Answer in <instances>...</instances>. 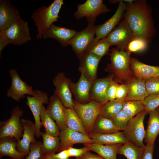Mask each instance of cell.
I'll return each mask as SVG.
<instances>
[{
    "instance_id": "obj_9",
    "label": "cell",
    "mask_w": 159,
    "mask_h": 159,
    "mask_svg": "<svg viewBox=\"0 0 159 159\" xmlns=\"http://www.w3.org/2000/svg\"><path fill=\"white\" fill-rule=\"evenodd\" d=\"M134 38L133 32L123 20L105 38L111 46L115 45L120 50L126 51L128 44Z\"/></svg>"
},
{
    "instance_id": "obj_40",
    "label": "cell",
    "mask_w": 159,
    "mask_h": 159,
    "mask_svg": "<svg viewBox=\"0 0 159 159\" xmlns=\"http://www.w3.org/2000/svg\"><path fill=\"white\" fill-rule=\"evenodd\" d=\"M145 84L148 95L159 93V76L145 80Z\"/></svg>"
},
{
    "instance_id": "obj_49",
    "label": "cell",
    "mask_w": 159,
    "mask_h": 159,
    "mask_svg": "<svg viewBox=\"0 0 159 159\" xmlns=\"http://www.w3.org/2000/svg\"></svg>"
},
{
    "instance_id": "obj_8",
    "label": "cell",
    "mask_w": 159,
    "mask_h": 159,
    "mask_svg": "<svg viewBox=\"0 0 159 159\" xmlns=\"http://www.w3.org/2000/svg\"><path fill=\"white\" fill-rule=\"evenodd\" d=\"M110 11L102 0H87L84 3L78 5L74 16L77 19L85 17L89 23L95 22L98 15Z\"/></svg>"
},
{
    "instance_id": "obj_46",
    "label": "cell",
    "mask_w": 159,
    "mask_h": 159,
    "mask_svg": "<svg viewBox=\"0 0 159 159\" xmlns=\"http://www.w3.org/2000/svg\"><path fill=\"white\" fill-rule=\"evenodd\" d=\"M49 155L53 159H68L69 157L67 150H63L57 154L53 153Z\"/></svg>"
},
{
    "instance_id": "obj_18",
    "label": "cell",
    "mask_w": 159,
    "mask_h": 159,
    "mask_svg": "<svg viewBox=\"0 0 159 159\" xmlns=\"http://www.w3.org/2000/svg\"><path fill=\"white\" fill-rule=\"evenodd\" d=\"M21 121L24 131L22 139L17 141L16 149L19 152L28 155L31 144L37 141L35 138L36 125L35 122L28 119H21Z\"/></svg>"
},
{
    "instance_id": "obj_3",
    "label": "cell",
    "mask_w": 159,
    "mask_h": 159,
    "mask_svg": "<svg viewBox=\"0 0 159 159\" xmlns=\"http://www.w3.org/2000/svg\"><path fill=\"white\" fill-rule=\"evenodd\" d=\"M63 4V0H54L49 6H41L32 14V18L37 27V39L42 38L43 34L53 23L58 21L57 19L60 18L58 14Z\"/></svg>"
},
{
    "instance_id": "obj_20",
    "label": "cell",
    "mask_w": 159,
    "mask_h": 159,
    "mask_svg": "<svg viewBox=\"0 0 159 159\" xmlns=\"http://www.w3.org/2000/svg\"><path fill=\"white\" fill-rule=\"evenodd\" d=\"M77 32L75 30L52 24L43 34L42 38L44 39L53 38L58 41L62 46L65 47L70 45Z\"/></svg>"
},
{
    "instance_id": "obj_25",
    "label": "cell",
    "mask_w": 159,
    "mask_h": 159,
    "mask_svg": "<svg viewBox=\"0 0 159 159\" xmlns=\"http://www.w3.org/2000/svg\"><path fill=\"white\" fill-rule=\"evenodd\" d=\"M17 142L15 138L12 137L0 138V158L6 156L12 159H24L25 157L28 155L18 151Z\"/></svg>"
},
{
    "instance_id": "obj_28",
    "label": "cell",
    "mask_w": 159,
    "mask_h": 159,
    "mask_svg": "<svg viewBox=\"0 0 159 159\" xmlns=\"http://www.w3.org/2000/svg\"><path fill=\"white\" fill-rule=\"evenodd\" d=\"M83 144L90 151L95 152L104 159H117L118 150L122 145L121 144L104 145L94 143Z\"/></svg>"
},
{
    "instance_id": "obj_29",
    "label": "cell",
    "mask_w": 159,
    "mask_h": 159,
    "mask_svg": "<svg viewBox=\"0 0 159 159\" xmlns=\"http://www.w3.org/2000/svg\"><path fill=\"white\" fill-rule=\"evenodd\" d=\"M43 141L40 147L41 156L50 155L59 151L60 139L59 137L52 136L41 132Z\"/></svg>"
},
{
    "instance_id": "obj_39",
    "label": "cell",
    "mask_w": 159,
    "mask_h": 159,
    "mask_svg": "<svg viewBox=\"0 0 159 159\" xmlns=\"http://www.w3.org/2000/svg\"><path fill=\"white\" fill-rule=\"evenodd\" d=\"M147 113L159 107V93L149 95L143 101Z\"/></svg>"
},
{
    "instance_id": "obj_24",
    "label": "cell",
    "mask_w": 159,
    "mask_h": 159,
    "mask_svg": "<svg viewBox=\"0 0 159 159\" xmlns=\"http://www.w3.org/2000/svg\"><path fill=\"white\" fill-rule=\"evenodd\" d=\"M145 81L134 77L127 83L128 84L129 89L124 102L130 100L144 101L148 96L146 89Z\"/></svg>"
},
{
    "instance_id": "obj_13",
    "label": "cell",
    "mask_w": 159,
    "mask_h": 159,
    "mask_svg": "<svg viewBox=\"0 0 159 159\" xmlns=\"http://www.w3.org/2000/svg\"><path fill=\"white\" fill-rule=\"evenodd\" d=\"M55 87L54 94L60 99L64 106L74 109L73 100L72 98L70 84L71 80L66 76L63 72H59L53 79Z\"/></svg>"
},
{
    "instance_id": "obj_33",
    "label": "cell",
    "mask_w": 159,
    "mask_h": 159,
    "mask_svg": "<svg viewBox=\"0 0 159 159\" xmlns=\"http://www.w3.org/2000/svg\"><path fill=\"white\" fill-rule=\"evenodd\" d=\"M40 116L41 124L44 127L45 132L52 136L59 137L60 132L59 129L48 113L43 105L42 107Z\"/></svg>"
},
{
    "instance_id": "obj_11",
    "label": "cell",
    "mask_w": 159,
    "mask_h": 159,
    "mask_svg": "<svg viewBox=\"0 0 159 159\" xmlns=\"http://www.w3.org/2000/svg\"><path fill=\"white\" fill-rule=\"evenodd\" d=\"M94 22L89 23L87 26L82 31L77 32L72 40L70 45L77 56L79 57L86 50L95 38L96 26Z\"/></svg>"
},
{
    "instance_id": "obj_15",
    "label": "cell",
    "mask_w": 159,
    "mask_h": 159,
    "mask_svg": "<svg viewBox=\"0 0 159 159\" xmlns=\"http://www.w3.org/2000/svg\"><path fill=\"white\" fill-rule=\"evenodd\" d=\"M79 58V70L81 74L90 81L96 79L97 69L101 58L86 51Z\"/></svg>"
},
{
    "instance_id": "obj_1",
    "label": "cell",
    "mask_w": 159,
    "mask_h": 159,
    "mask_svg": "<svg viewBox=\"0 0 159 159\" xmlns=\"http://www.w3.org/2000/svg\"><path fill=\"white\" fill-rule=\"evenodd\" d=\"M127 7L124 20L132 30L135 37L143 39L148 42L155 34L150 9L145 1L134 0L125 3Z\"/></svg>"
},
{
    "instance_id": "obj_5",
    "label": "cell",
    "mask_w": 159,
    "mask_h": 159,
    "mask_svg": "<svg viewBox=\"0 0 159 159\" xmlns=\"http://www.w3.org/2000/svg\"><path fill=\"white\" fill-rule=\"evenodd\" d=\"M74 109L81 119L88 134L92 133L94 122L100 115L102 105L104 104L90 100L83 104L73 100Z\"/></svg>"
},
{
    "instance_id": "obj_42",
    "label": "cell",
    "mask_w": 159,
    "mask_h": 159,
    "mask_svg": "<svg viewBox=\"0 0 159 159\" xmlns=\"http://www.w3.org/2000/svg\"><path fill=\"white\" fill-rule=\"evenodd\" d=\"M119 83L113 79L110 81L108 86L107 97L108 101L116 99V94Z\"/></svg>"
},
{
    "instance_id": "obj_44",
    "label": "cell",
    "mask_w": 159,
    "mask_h": 159,
    "mask_svg": "<svg viewBox=\"0 0 159 159\" xmlns=\"http://www.w3.org/2000/svg\"><path fill=\"white\" fill-rule=\"evenodd\" d=\"M67 150L69 157H80L88 151H90L88 148L85 146L80 148H76L72 147L69 148Z\"/></svg>"
},
{
    "instance_id": "obj_6",
    "label": "cell",
    "mask_w": 159,
    "mask_h": 159,
    "mask_svg": "<svg viewBox=\"0 0 159 159\" xmlns=\"http://www.w3.org/2000/svg\"><path fill=\"white\" fill-rule=\"evenodd\" d=\"M22 110L17 106L11 111L10 118L5 121L0 122V138L10 137L17 141L22 137L24 128L21 122Z\"/></svg>"
},
{
    "instance_id": "obj_16",
    "label": "cell",
    "mask_w": 159,
    "mask_h": 159,
    "mask_svg": "<svg viewBox=\"0 0 159 159\" xmlns=\"http://www.w3.org/2000/svg\"><path fill=\"white\" fill-rule=\"evenodd\" d=\"M59 137L60 139L59 152L72 147L76 144L93 143L88 135L74 131L68 127L60 131Z\"/></svg>"
},
{
    "instance_id": "obj_19",
    "label": "cell",
    "mask_w": 159,
    "mask_h": 159,
    "mask_svg": "<svg viewBox=\"0 0 159 159\" xmlns=\"http://www.w3.org/2000/svg\"><path fill=\"white\" fill-rule=\"evenodd\" d=\"M49 102L46 109L49 116L55 121L60 131L67 127L65 120V107L60 99L56 95L49 98Z\"/></svg>"
},
{
    "instance_id": "obj_35",
    "label": "cell",
    "mask_w": 159,
    "mask_h": 159,
    "mask_svg": "<svg viewBox=\"0 0 159 159\" xmlns=\"http://www.w3.org/2000/svg\"><path fill=\"white\" fill-rule=\"evenodd\" d=\"M111 45L105 38L97 40L95 37L88 47L86 51L102 57L109 53Z\"/></svg>"
},
{
    "instance_id": "obj_2",
    "label": "cell",
    "mask_w": 159,
    "mask_h": 159,
    "mask_svg": "<svg viewBox=\"0 0 159 159\" xmlns=\"http://www.w3.org/2000/svg\"><path fill=\"white\" fill-rule=\"evenodd\" d=\"M110 50L111 63L107 65L106 70L111 72L110 75L119 83H127L133 78L130 68V53L116 48Z\"/></svg>"
},
{
    "instance_id": "obj_36",
    "label": "cell",
    "mask_w": 159,
    "mask_h": 159,
    "mask_svg": "<svg viewBox=\"0 0 159 159\" xmlns=\"http://www.w3.org/2000/svg\"><path fill=\"white\" fill-rule=\"evenodd\" d=\"M122 110L132 118L145 110V106L143 101H127L124 102Z\"/></svg>"
},
{
    "instance_id": "obj_22",
    "label": "cell",
    "mask_w": 159,
    "mask_h": 159,
    "mask_svg": "<svg viewBox=\"0 0 159 159\" xmlns=\"http://www.w3.org/2000/svg\"><path fill=\"white\" fill-rule=\"evenodd\" d=\"M112 79L110 75L96 79L92 82L90 93V99L104 103L108 101L107 91L109 84Z\"/></svg>"
},
{
    "instance_id": "obj_21",
    "label": "cell",
    "mask_w": 159,
    "mask_h": 159,
    "mask_svg": "<svg viewBox=\"0 0 159 159\" xmlns=\"http://www.w3.org/2000/svg\"><path fill=\"white\" fill-rule=\"evenodd\" d=\"M130 68L132 75L138 79L145 80L159 76V66L145 64L135 58H130Z\"/></svg>"
},
{
    "instance_id": "obj_41",
    "label": "cell",
    "mask_w": 159,
    "mask_h": 159,
    "mask_svg": "<svg viewBox=\"0 0 159 159\" xmlns=\"http://www.w3.org/2000/svg\"><path fill=\"white\" fill-rule=\"evenodd\" d=\"M42 143V142L37 141L31 143L30 146V153L25 159H39L41 156L40 147Z\"/></svg>"
},
{
    "instance_id": "obj_34",
    "label": "cell",
    "mask_w": 159,
    "mask_h": 159,
    "mask_svg": "<svg viewBox=\"0 0 159 159\" xmlns=\"http://www.w3.org/2000/svg\"><path fill=\"white\" fill-rule=\"evenodd\" d=\"M124 101L117 99L109 101L102 106L100 115L111 119L122 109Z\"/></svg>"
},
{
    "instance_id": "obj_27",
    "label": "cell",
    "mask_w": 159,
    "mask_h": 159,
    "mask_svg": "<svg viewBox=\"0 0 159 159\" xmlns=\"http://www.w3.org/2000/svg\"><path fill=\"white\" fill-rule=\"evenodd\" d=\"M148 113L149 117L144 140L146 144H154L159 134V107Z\"/></svg>"
},
{
    "instance_id": "obj_38",
    "label": "cell",
    "mask_w": 159,
    "mask_h": 159,
    "mask_svg": "<svg viewBox=\"0 0 159 159\" xmlns=\"http://www.w3.org/2000/svg\"><path fill=\"white\" fill-rule=\"evenodd\" d=\"M148 43L143 39L135 37L128 44L126 51L130 54L132 52L143 51L146 48Z\"/></svg>"
},
{
    "instance_id": "obj_14",
    "label": "cell",
    "mask_w": 159,
    "mask_h": 159,
    "mask_svg": "<svg viewBox=\"0 0 159 159\" xmlns=\"http://www.w3.org/2000/svg\"><path fill=\"white\" fill-rule=\"evenodd\" d=\"M11 80V84L6 92V95L17 102L25 97V95H34L32 86L23 81L16 69H11L9 72Z\"/></svg>"
},
{
    "instance_id": "obj_31",
    "label": "cell",
    "mask_w": 159,
    "mask_h": 159,
    "mask_svg": "<svg viewBox=\"0 0 159 159\" xmlns=\"http://www.w3.org/2000/svg\"><path fill=\"white\" fill-rule=\"evenodd\" d=\"M144 148L140 147L128 141L120 146L117 154L123 155L127 159H141Z\"/></svg>"
},
{
    "instance_id": "obj_12",
    "label": "cell",
    "mask_w": 159,
    "mask_h": 159,
    "mask_svg": "<svg viewBox=\"0 0 159 159\" xmlns=\"http://www.w3.org/2000/svg\"><path fill=\"white\" fill-rule=\"evenodd\" d=\"M34 95L26 96V104L30 109L34 117L36 125L35 137L41 136L40 129L42 126L40 120V113L44 104H49V98L46 93L38 90H35Z\"/></svg>"
},
{
    "instance_id": "obj_43",
    "label": "cell",
    "mask_w": 159,
    "mask_h": 159,
    "mask_svg": "<svg viewBox=\"0 0 159 159\" xmlns=\"http://www.w3.org/2000/svg\"><path fill=\"white\" fill-rule=\"evenodd\" d=\"M129 89V86L127 83L119 84L116 92V99L124 101L128 94Z\"/></svg>"
},
{
    "instance_id": "obj_48",
    "label": "cell",
    "mask_w": 159,
    "mask_h": 159,
    "mask_svg": "<svg viewBox=\"0 0 159 159\" xmlns=\"http://www.w3.org/2000/svg\"><path fill=\"white\" fill-rule=\"evenodd\" d=\"M39 159H53L49 155H46L41 156Z\"/></svg>"
},
{
    "instance_id": "obj_17",
    "label": "cell",
    "mask_w": 159,
    "mask_h": 159,
    "mask_svg": "<svg viewBox=\"0 0 159 159\" xmlns=\"http://www.w3.org/2000/svg\"><path fill=\"white\" fill-rule=\"evenodd\" d=\"M20 17L18 9L9 0H0V32L6 29Z\"/></svg>"
},
{
    "instance_id": "obj_30",
    "label": "cell",
    "mask_w": 159,
    "mask_h": 159,
    "mask_svg": "<svg viewBox=\"0 0 159 159\" xmlns=\"http://www.w3.org/2000/svg\"><path fill=\"white\" fill-rule=\"evenodd\" d=\"M119 131L110 119L100 115L94 122L92 133L109 134Z\"/></svg>"
},
{
    "instance_id": "obj_10",
    "label": "cell",
    "mask_w": 159,
    "mask_h": 159,
    "mask_svg": "<svg viewBox=\"0 0 159 159\" xmlns=\"http://www.w3.org/2000/svg\"><path fill=\"white\" fill-rule=\"evenodd\" d=\"M110 2L115 3L119 1L118 8L113 15L102 24L96 25L95 34L96 39L99 40L106 37L112 30L118 24L123 16L127 6L125 3H129L133 0H114Z\"/></svg>"
},
{
    "instance_id": "obj_7",
    "label": "cell",
    "mask_w": 159,
    "mask_h": 159,
    "mask_svg": "<svg viewBox=\"0 0 159 159\" xmlns=\"http://www.w3.org/2000/svg\"><path fill=\"white\" fill-rule=\"evenodd\" d=\"M147 114L144 110L131 118L123 132L128 141L143 148L145 146L143 143L146 135L144 121Z\"/></svg>"
},
{
    "instance_id": "obj_4",
    "label": "cell",
    "mask_w": 159,
    "mask_h": 159,
    "mask_svg": "<svg viewBox=\"0 0 159 159\" xmlns=\"http://www.w3.org/2000/svg\"><path fill=\"white\" fill-rule=\"evenodd\" d=\"M31 39L28 23L20 17L6 29L0 32V49L3 50L9 44L21 45Z\"/></svg>"
},
{
    "instance_id": "obj_45",
    "label": "cell",
    "mask_w": 159,
    "mask_h": 159,
    "mask_svg": "<svg viewBox=\"0 0 159 159\" xmlns=\"http://www.w3.org/2000/svg\"><path fill=\"white\" fill-rule=\"evenodd\" d=\"M154 148V144H146L144 148L141 159H153V155Z\"/></svg>"
},
{
    "instance_id": "obj_47",
    "label": "cell",
    "mask_w": 159,
    "mask_h": 159,
    "mask_svg": "<svg viewBox=\"0 0 159 159\" xmlns=\"http://www.w3.org/2000/svg\"><path fill=\"white\" fill-rule=\"evenodd\" d=\"M76 159H104L100 155L91 153L89 151L82 156L77 158Z\"/></svg>"
},
{
    "instance_id": "obj_23",
    "label": "cell",
    "mask_w": 159,
    "mask_h": 159,
    "mask_svg": "<svg viewBox=\"0 0 159 159\" xmlns=\"http://www.w3.org/2000/svg\"><path fill=\"white\" fill-rule=\"evenodd\" d=\"M92 82L87 79L82 74L77 83L71 82L70 88L76 101L82 103L90 100V93Z\"/></svg>"
},
{
    "instance_id": "obj_37",
    "label": "cell",
    "mask_w": 159,
    "mask_h": 159,
    "mask_svg": "<svg viewBox=\"0 0 159 159\" xmlns=\"http://www.w3.org/2000/svg\"><path fill=\"white\" fill-rule=\"evenodd\" d=\"M131 118L122 110L111 120L120 131H123Z\"/></svg>"
},
{
    "instance_id": "obj_32",
    "label": "cell",
    "mask_w": 159,
    "mask_h": 159,
    "mask_svg": "<svg viewBox=\"0 0 159 159\" xmlns=\"http://www.w3.org/2000/svg\"><path fill=\"white\" fill-rule=\"evenodd\" d=\"M65 120L67 127L74 131L88 135L74 109L66 108Z\"/></svg>"
},
{
    "instance_id": "obj_26",
    "label": "cell",
    "mask_w": 159,
    "mask_h": 159,
    "mask_svg": "<svg viewBox=\"0 0 159 159\" xmlns=\"http://www.w3.org/2000/svg\"><path fill=\"white\" fill-rule=\"evenodd\" d=\"M89 137L95 143L104 145H112L117 144H123L128 141L123 133L120 131L112 133L97 134L91 133Z\"/></svg>"
}]
</instances>
